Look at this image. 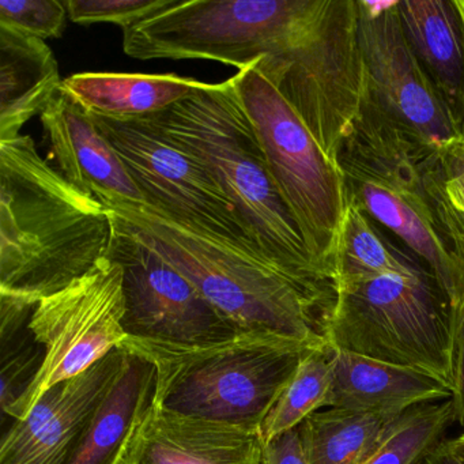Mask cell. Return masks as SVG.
Listing matches in <instances>:
<instances>
[{"label": "cell", "instance_id": "20", "mask_svg": "<svg viewBox=\"0 0 464 464\" xmlns=\"http://www.w3.org/2000/svg\"><path fill=\"white\" fill-rule=\"evenodd\" d=\"M154 382V366L127 353L123 372L64 464H121L132 431L150 406Z\"/></svg>", "mask_w": 464, "mask_h": 464}, {"label": "cell", "instance_id": "32", "mask_svg": "<svg viewBox=\"0 0 464 464\" xmlns=\"http://www.w3.org/2000/svg\"><path fill=\"white\" fill-rule=\"evenodd\" d=\"M448 448L464 463V433L452 440H445Z\"/></svg>", "mask_w": 464, "mask_h": 464}, {"label": "cell", "instance_id": "25", "mask_svg": "<svg viewBox=\"0 0 464 464\" xmlns=\"http://www.w3.org/2000/svg\"><path fill=\"white\" fill-rule=\"evenodd\" d=\"M333 362L334 349L330 343L306 352L295 376L260 425L263 444L297 428L309 415L327 407Z\"/></svg>", "mask_w": 464, "mask_h": 464}, {"label": "cell", "instance_id": "4", "mask_svg": "<svg viewBox=\"0 0 464 464\" xmlns=\"http://www.w3.org/2000/svg\"><path fill=\"white\" fill-rule=\"evenodd\" d=\"M119 349L154 366L153 406L259 430L314 347L274 334L241 331L205 346L127 336Z\"/></svg>", "mask_w": 464, "mask_h": 464}, {"label": "cell", "instance_id": "12", "mask_svg": "<svg viewBox=\"0 0 464 464\" xmlns=\"http://www.w3.org/2000/svg\"><path fill=\"white\" fill-rule=\"evenodd\" d=\"M112 222L105 257L123 270L127 336L178 346H205L241 333L183 274L113 214Z\"/></svg>", "mask_w": 464, "mask_h": 464}, {"label": "cell", "instance_id": "29", "mask_svg": "<svg viewBox=\"0 0 464 464\" xmlns=\"http://www.w3.org/2000/svg\"><path fill=\"white\" fill-rule=\"evenodd\" d=\"M452 401L456 422L464 428V301L455 308L452 346Z\"/></svg>", "mask_w": 464, "mask_h": 464}, {"label": "cell", "instance_id": "28", "mask_svg": "<svg viewBox=\"0 0 464 464\" xmlns=\"http://www.w3.org/2000/svg\"><path fill=\"white\" fill-rule=\"evenodd\" d=\"M172 4L173 0H67L66 6L70 20L78 25L113 24L126 29Z\"/></svg>", "mask_w": 464, "mask_h": 464}, {"label": "cell", "instance_id": "18", "mask_svg": "<svg viewBox=\"0 0 464 464\" xmlns=\"http://www.w3.org/2000/svg\"><path fill=\"white\" fill-rule=\"evenodd\" d=\"M450 398V385L433 374L334 349L327 407L403 414Z\"/></svg>", "mask_w": 464, "mask_h": 464}, {"label": "cell", "instance_id": "16", "mask_svg": "<svg viewBox=\"0 0 464 464\" xmlns=\"http://www.w3.org/2000/svg\"><path fill=\"white\" fill-rule=\"evenodd\" d=\"M40 121L50 142L51 159L70 184L99 200L143 203L115 148L91 112L63 86L43 111Z\"/></svg>", "mask_w": 464, "mask_h": 464}, {"label": "cell", "instance_id": "19", "mask_svg": "<svg viewBox=\"0 0 464 464\" xmlns=\"http://www.w3.org/2000/svg\"><path fill=\"white\" fill-rule=\"evenodd\" d=\"M62 83L58 62L44 40L0 25V142L20 137Z\"/></svg>", "mask_w": 464, "mask_h": 464}, {"label": "cell", "instance_id": "13", "mask_svg": "<svg viewBox=\"0 0 464 464\" xmlns=\"http://www.w3.org/2000/svg\"><path fill=\"white\" fill-rule=\"evenodd\" d=\"M357 6L366 93L425 142L461 138L407 43L398 0H357Z\"/></svg>", "mask_w": 464, "mask_h": 464}, {"label": "cell", "instance_id": "8", "mask_svg": "<svg viewBox=\"0 0 464 464\" xmlns=\"http://www.w3.org/2000/svg\"><path fill=\"white\" fill-rule=\"evenodd\" d=\"M316 0H173L123 29V50L140 61L202 59L238 72L286 50Z\"/></svg>", "mask_w": 464, "mask_h": 464}, {"label": "cell", "instance_id": "33", "mask_svg": "<svg viewBox=\"0 0 464 464\" xmlns=\"http://www.w3.org/2000/svg\"><path fill=\"white\" fill-rule=\"evenodd\" d=\"M425 460H426V459H425ZM422 464H428V463H426V461H423V463H422Z\"/></svg>", "mask_w": 464, "mask_h": 464}, {"label": "cell", "instance_id": "10", "mask_svg": "<svg viewBox=\"0 0 464 464\" xmlns=\"http://www.w3.org/2000/svg\"><path fill=\"white\" fill-rule=\"evenodd\" d=\"M124 314L123 270L107 257L66 289L43 298L29 328L44 349V362L5 415L24 420L51 388L80 376L119 349L127 338Z\"/></svg>", "mask_w": 464, "mask_h": 464}, {"label": "cell", "instance_id": "5", "mask_svg": "<svg viewBox=\"0 0 464 464\" xmlns=\"http://www.w3.org/2000/svg\"><path fill=\"white\" fill-rule=\"evenodd\" d=\"M430 145L363 92L360 112L339 146L336 164L347 197L429 268L450 305L458 308L464 301V267L437 227L420 176V162Z\"/></svg>", "mask_w": 464, "mask_h": 464}, {"label": "cell", "instance_id": "2", "mask_svg": "<svg viewBox=\"0 0 464 464\" xmlns=\"http://www.w3.org/2000/svg\"><path fill=\"white\" fill-rule=\"evenodd\" d=\"M100 202L238 330L274 334L309 347L328 343L335 287L293 278L260 255L227 238L181 227L143 203Z\"/></svg>", "mask_w": 464, "mask_h": 464}, {"label": "cell", "instance_id": "9", "mask_svg": "<svg viewBox=\"0 0 464 464\" xmlns=\"http://www.w3.org/2000/svg\"><path fill=\"white\" fill-rule=\"evenodd\" d=\"M256 63L233 75L236 89L285 205L312 256L333 279L334 248L349 203L343 175Z\"/></svg>", "mask_w": 464, "mask_h": 464}, {"label": "cell", "instance_id": "11", "mask_svg": "<svg viewBox=\"0 0 464 464\" xmlns=\"http://www.w3.org/2000/svg\"><path fill=\"white\" fill-rule=\"evenodd\" d=\"M91 115L123 161L146 208L181 227L227 238L265 257L232 203L197 160L176 148L146 119Z\"/></svg>", "mask_w": 464, "mask_h": 464}, {"label": "cell", "instance_id": "15", "mask_svg": "<svg viewBox=\"0 0 464 464\" xmlns=\"http://www.w3.org/2000/svg\"><path fill=\"white\" fill-rule=\"evenodd\" d=\"M259 430L150 406L121 464H263Z\"/></svg>", "mask_w": 464, "mask_h": 464}, {"label": "cell", "instance_id": "30", "mask_svg": "<svg viewBox=\"0 0 464 464\" xmlns=\"http://www.w3.org/2000/svg\"><path fill=\"white\" fill-rule=\"evenodd\" d=\"M263 464H309L300 428L263 444Z\"/></svg>", "mask_w": 464, "mask_h": 464}, {"label": "cell", "instance_id": "6", "mask_svg": "<svg viewBox=\"0 0 464 464\" xmlns=\"http://www.w3.org/2000/svg\"><path fill=\"white\" fill-rule=\"evenodd\" d=\"M328 325L334 349L418 369L452 388L455 308L422 262L399 273L342 276Z\"/></svg>", "mask_w": 464, "mask_h": 464}, {"label": "cell", "instance_id": "26", "mask_svg": "<svg viewBox=\"0 0 464 464\" xmlns=\"http://www.w3.org/2000/svg\"><path fill=\"white\" fill-rule=\"evenodd\" d=\"M453 422L452 399L410 409L360 464H422Z\"/></svg>", "mask_w": 464, "mask_h": 464}, {"label": "cell", "instance_id": "31", "mask_svg": "<svg viewBox=\"0 0 464 464\" xmlns=\"http://www.w3.org/2000/svg\"><path fill=\"white\" fill-rule=\"evenodd\" d=\"M425 461L428 464H464L463 461L448 448L445 440L433 452L429 453Z\"/></svg>", "mask_w": 464, "mask_h": 464}, {"label": "cell", "instance_id": "21", "mask_svg": "<svg viewBox=\"0 0 464 464\" xmlns=\"http://www.w3.org/2000/svg\"><path fill=\"white\" fill-rule=\"evenodd\" d=\"M199 83L173 74L83 72L67 78L62 86L89 112L107 118L140 119L187 99Z\"/></svg>", "mask_w": 464, "mask_h": 464}, {"label": "cell", "instance_id": "22", "mask_svg": "<svg viewBox=\"0 0 464 464\" xmlns=\"http://www.w3.org/2000/svg\"><path fill=\"white\" fill-rule=\"evenodd\" d=\"M403 414L341 407L314 412L298 426L309 464H360Z\"/></svg>", "mask_w": 464, "mask_h": 464}, {"label": "cell", "instance_id": "24", "mask_svg": "<svg viewBox=\"0 0 464 464\" xmlns=\"http://www.w3.org/2000/svg\"><path fill=\"white\" fill-rule=\"evenodd\" d=\"M36 306L0 295V409L6 414L39 373L44 349L29 328Z\"/></svg>", "mask_w": 464, "mask_h": 464}, {"label": "cell", "instance_id": "1", "mask_svg": "<svg viewBox=\"0 0 464 464\" xmlns=\"http://www.w3.org/2000/svg\"><path fill=\"white\" fill-rule=\"evenodd\" d=\"M111 211L70 184L29 135L0 142V295L36 306L104 259Z\"/></svg>", "mask_w": 464, "mask_h": 464}, {"label": "cell", "instance_id": "17", "mask_svg": "<svg viewBox=\"0 0 464 464\" xmlns=\"http://www.w3.org/2000/svg\"><path fill=\"white\" fill-rule=\"evenodd\" d=\"M407 43L464 138V0H398Z\"/></svg>", "mask_w": 464, "mask_h": 464}, {"label": "cell", "instance_id": "7", "mask_svg": "<svg viewBox=\"0 0 464 464\" xmlns=\"http://www.w3.org/2000/svg\"><path fill=\"white\" fill-rule=\"evenodd\" d=\"M256 69L336 162L365 92L357 0H316L292 44Z\"/></svg>", "mask_w": 464, "mask_h": 464}, {"label": "cell", "instance_id": "23", "mask_svg": "<svg viewBox=\"0 0 464 464\" xmlns=\"http://www.w3.org/2000/svg\"><path fill=\"white\" fill-rule=\"evenodd\" d=\"M420 176L437 227L464 267V140L429 146Z\"/></svg>", "mask_w": 464, "mask_h": 464}, {"label": "cell", "instance_id": "14", "mask_svg": "<svg viewBox=\"0 0 464 464\" xmlns=\"http://www.w3.org/2000/svg\"><path fill=\"white\" fill-rule=\"evenodd\" d=\"M127 353L115 349L74 379L43 395L2 437L0 464H64L123 372Z\"/></svg>", "mask_w": 464, "mask_h": 464}, {"label": "cell", "instance_id": "27", "mask_svg": "<svg viewBox=\"0 0 464 464\" xmlns=\"http://www.w3.org/2000/svg\"><path fill=\"white\" fill-rule=\"evenodd\" d=\"M66 2L59 0H2L0 25L36 39L61 37L66 26Z\"/></svg>", "mask_w": 464, "mask_h": 464}, {"label": "cell", "instance_id": "3", "mask_svg": "<svg viewBox=\"0 0 464 464\" xmlns=\"http://www.w3.org/2000/svg\"><path fill=\"white\" fill-rule=\"evenodd\" d=\"M143 119L213 176L271 265L306 284L335 287L274 183L233 78L200 82L187 99Z\"/></svg>", "mask_w": 464, "mask_h": 464}]
</instances>
